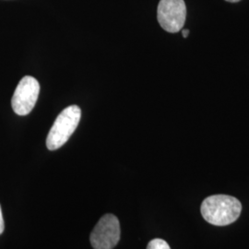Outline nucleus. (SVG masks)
I'll use <instances>...</instances> for the list:
<instances>
[{"label":"nucleus","mask_w":249,"mask_h":249,"mask_svg":"<svg viewBox=\"0 0 249 249\" xmlns=\"http://www.w3.org/2000/svg\"><path fill=\"white\" fill-rule=\"evenodd\" d=\"M147 249H171V248H170L169 245L167 244V242L157 238V239L151 240L149 243Z\"/></svg>","instance_id":"nucleus-6"},{"label":"nucleus","mask_w":249,"mask_h":249,"mask_svg":"<svg viewBox=\"0 0 249 249\" xmlns=\"http://www.w3.org/2000/svg\"><path fill=\"white\" fill-rule=\"evenodd\" d=\"M182 35H183V37L184 38H187L188 35H189V31L187 30V29H185V30H183V32H182Z\"/></svg>","instance_id":"nucleus-8"},{"label":"nucleus","mask_w":249,"mask_h":249,"mask_svg":"<svg viewBox=\"0 0 249 249\" xmlns=\"http://www.w3.org/2000/svg\"><path fill=\"white\" fill-rule=\"evenodd\" d=\"M81 110L78 106H71L63 110L56 117L47 139L46 147L50 151L61 148L67 142L80 123Z\"/></svg>","instance_id":"nucleus-2"},{"label":"nucleus","mask_w":249,"mask_h":249,"mask_svg":"<svg viewBox=\"0 0 249 249\" xmlns=\"http://www.w3.org/2000/svg\"><path fill=\"white\" fill-rule=\"evenodd\" d=\"M120 223L113 214L104 215L90 233L94 249H113L120 240Z\"/></svg>","instance_id":"nucleus-4"},{"label":"nucleus","mask_w":249,"mask_h":249,"mask_svg":"<svg viewBox=\"0 0 249 249\" xmlns=\"http://www.w3.org/2000/svg\"><path fill=\"white\" fill-rule=\"evenodd\" d=\"M40 92V84L36 78L25 76L18 82L11 99V107L18 116H27L36 106Z\"/></svg>","instance_id":"nucleus-5"},{"label":"nucleus","mask_w":249,"mask_h":249,"mask_svg":"<svg viewBox=\"0 0 249 249\" xmlns=\"http://www.w3.org/2000/svg\"><path fill=\"white\" fill-rule=\"evenodd\" d=\"M187 18V7L184 0H160L157 18L160 27L171 34L182 30Z\"/></svg>","instance_id":"nucleus-3"},{"label":"nucleus","mask_w":249,"mask_h":249,"mask_svg":"<svg viewBox=\"0 0 249 249\" xmlns=\"http://www.w3.org/2000/svg\"><path fill=\"white\" fill-rule=\"evenodd\" d=\"M225 1H227V2H231V3H237V2H239L241 0H225Z\"/></svg>","instance_id":"nucleus-9"},{"label":"nucleus","mask_w":249,"mask_h":249,"mask_svg":"<svg viewBox=\"0 0 249 249\" xmlns=\"http://www.w3.org/2000/svg\"><path fill=\"white\" fill-rule=\"evenodd\" d=\"M200 212L206 222L216 226H225L239 218L242 204L234 196L214 195L205 198Z\"/></svg>","instance_id":"nucleus-1"},{"label":"nucleus","mask_w":249,"mask_h":249,"mask_svg":"<svg viewBox=\"0 0 249 249\" xmlns=\"http://www.w3.org/2000/svg\"><path fill=\"white\" fill-rule=\"evenodd\" d=\"M4 229H5V224H4V219H3L2 211H1V207H0V234H2Z\"/></svg>","instance_id":"nucleus-7"}]
</instances>
